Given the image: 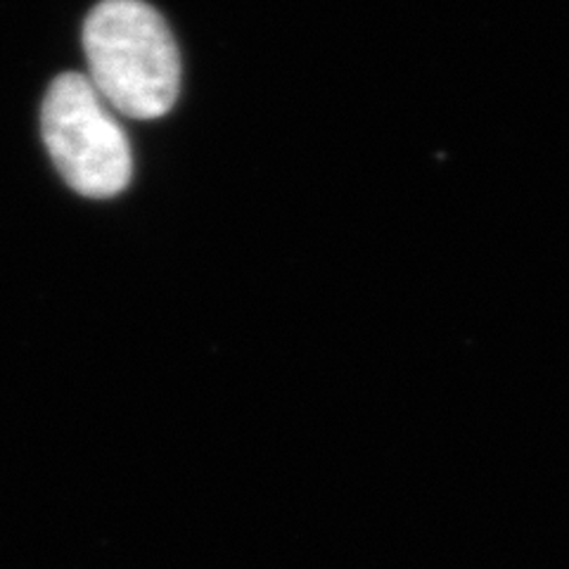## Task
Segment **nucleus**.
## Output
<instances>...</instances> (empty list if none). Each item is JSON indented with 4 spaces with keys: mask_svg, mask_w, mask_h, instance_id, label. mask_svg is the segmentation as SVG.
<instances>
[{
    "mask_svg": "<svg viewBox=\"0 0 569 569\" xmlns=\"http://www.w3.org/2000/svg\"><path fill=\"white\" fill-rule=\"evenodd\" d=\"M91 81L102 100L133 119H159L181 91V56L173 36L142 0H102L83 24Z\"/></svg>",
    "mask_w": 569,
    "mask_h": 569,
    "instance_id": "1",
    "label": "nucleus"
},
{
    "mask_svg": "<svg viewBox=\"0 0 569 569\" xmlns=\"http://www.w3.org/2000/svg\"><path fill=\"white\" fill-rule=\"evenodd\" d=\"M43 142L71 190L83 198H114L131 183L127 131L88 77L67 71L50 83L41 107Z\"/></svg>",
    "mask_w": 569,
    "mask_h": 569,
    "instance_id": "2",
    "label": "nucleus"
}]
</instances>
